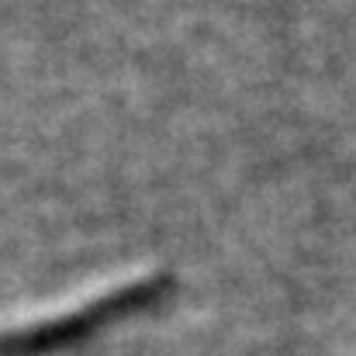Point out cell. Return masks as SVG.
<instances>
[{
  "mask_svg": "<svg viewBox=\"0 0 356 356\" xmlns=\"http://www.w3.org/2000/svg\"><path fill=\"white\" fill-rule=\"evenodd\" d=\"M166 291H170V277L152 273V277H142L135 284H121L115 291L87 301L76 312H66V315H56V318H42V322H31V325L3 329L0 332V356H38L63 350V346L94 336L97 329L118 322V318L131 315V312L152 308Z\"/></svg>",
  "mask_w": 356,
  "mask_h": 356,
  "instance_id": "obj_1",
  "label": "cell"
}]
</instances>
